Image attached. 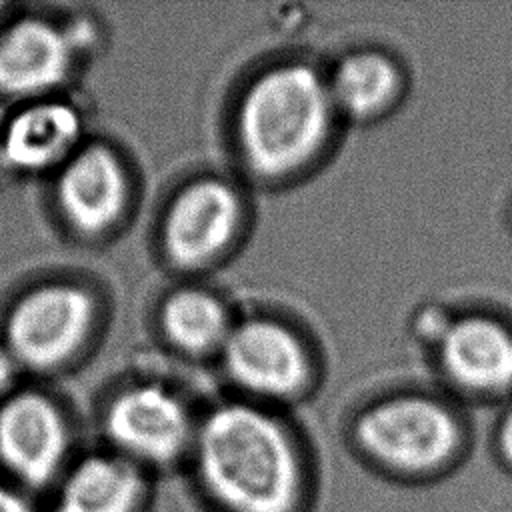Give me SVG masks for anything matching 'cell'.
Returning a JSON list of instances; mask_svg holds the SVG:
<instances>
[{"label": "cell", "instance_id": "6da1fadb", "mask_svg": "<svg viewBox=\"0 0 512 512\" xmlns=\"http://www.w3.org/2000/svg\"><path fill=\"white\" fill-rule=\"evenodd\" d=\"M212 512H310L314 478L304 452L280 420L232 402L196 424L188 456Z\"/></svg>", "mask_w": 512, "mask_h": 512}, {"label": "cell", "instance_id": "7a4b0ae2", "mask_svg": "<svg viewBox=\"0 0 512 512\" xmlns=\"http://www.w3.org/2000/svg\"><path fill=\"white\" fill-rule=\"evenodd\" d=\"M332 108L328 84L306 64L260 74L238 110V140L250 170L280 178L308 162L328 134Z\"/></svg>", "mask_w": 512, "mask_h": 512}, {"label": "cell", "instance_id": "3957f363", "mask_svg": "<svg viewBox=\"0 0 512 512\" xmlns=\"http://www.w3.org/2000/svg\"><path fill=\"white\" fill-rule=\"evenodd\" d=\"M360 456L388 478L436 480L458 460L464 434L456 416L428 396H394L366 408L354 422Z\"/></svg>", "mask_w": 512, "mask_h": 512}, {"label": "cell", "instance_id": "277c9868", "mask_svg": "<svg viewBox=\"0 0 512 512\" xmlns=\"http://www.w3.org/2000/svg\"><path fill=\"white\" fill-rule=\"evenodd\" d=\"M102 424L110 450L150 474L188 458L196 434L186 406L158 384L120 392Z\"/></svg>", "mask_w": 512, "mask_h": 512}, {"label": "cell", "instance_id": "5b68a950", "mask_svg": "<svg viewBox=\"0 0 512 512\" xmlns=\"http://www.w3.org/2000/svg\"><path fill=\"white\" fill-rule=\"evenodd\" d=\"M70 464V428L48 398L22 392L0 406L2 478L34 496L50 492Z\"/></svg>", "mask_w": 512, "mask_h": 512}, {"label": "cell", "instance_id": "8992f818", "mask_svg": "<svg viewBox=\"0 0 512 512\" xmlns=\"http://www.w3.org/2000/svg\"><path fill=\"white\" fill-rule=\"evenodd\" d=\"M92 302L74 286H44L26 294L10 312L6 334L12 356L32 368L64 362L86 338Z\"/></svg>", "mask_w": 512, "mask_h": 512}, {"label": "cell", "instance_id": "52a82bcc", "mask_svg": "<svg viewBox=\"0 0 512 512\" xmlns=\"http://www.w3.org/2000/svg\"><path fill=\"white\" fill-rule=\"evenodd\" d=\"M230 378L262 398H290L308 378V358L300 340L272 320L234 326L222 346Z\"/></svg>", "mask_w": 512, "mask_h": 512}, {"label": "cell", "instance_id": "ba28073f", "mask_svg": "<svg viewBox=\"0 0 512 512\" xmlns=\"http://www.w3.org/2000/svg\"><path fill=\"white\" fill-rule=\"evenodd\" d=\"M152 474L112 450L72 460L44 512H148Z\"/></svg>", "mask_w": 512, "mask_h": 512}, {"label": "cell", "instance_id": "9c48e42d", "mask_svg": "<svg viewBox=\"0 0 512 512\" xmlns=\"http://www.w3.org/2000/svg\"><path fill=\"white\" fill-rule=\"evenodd\" d=\"M240 206L234 190L214 178L188 184L170 204L164 220V246L180 266L214 258L232 238Z\"/></svg>", "mask_w": 512, "mask_h": 512}, {"label": "cell", "instance_id": "30bf717a", "mask_svg": "<svg viewBox=\"0 0 512 512\" xmlns=\"http://www.w3.org/2000/svg\"><path fill=\"white\" fill-rule=\"evenodd\" d=\"M446 374L478 394L512 388V332L492 318L468 316L446 326L438 342Z\"/></svg>", "mask_w": 512, "mask_h": 512}, {"label": "cell", "instance_id": "8fae6325", "mask_svg": "<svg viewBox=\"0 0 512 512\" xmlns=\"http://www.w3.org/2000/svg\"><path fill=\"white\" fill-rule=\"evenodd\" d=\"M126 180L116 156L104 146H88L76 154L58 180V200L84 234H98L120 214Z\"/></svg>", "mask_w": 512, "mask_h": 512}, {"label": "cell", "instance_id": "7c38bea8", "mask_svg": "<svg viewBox=\"0 0 512 512\" xmlns=\"http://www.w3.org/2000/svg\"><path fill=\"white\" fill-rule=\"evenodd\" d=\"M70 64L64 34L42 20H22L0 38V92L30 96L60 84Z\"/></svg>", "mask_w": 512, "mask_h": 512}, {"label": "cell", "instance_id": "4fadbf2b", "mask_svg": "<svg viewBox=\"0 0 512 512\" xmlns=\"http://www.w3.org/2000/svg\"><path fill=\"white\" fill-rule=\"evenodd\" d=\"M80 136L74 108L58 102L20 112L4 134L6 160L22 170H42L62 160Z\"/></svg>", "mask_w": 512, "mask_h": 512}, {"label": "cell", "instance_id": "5bb4252c", "mask_svg": "<svg viewBox=\"0 0 512 512\" xmlns=\"http://www.w3.org/2000/svg\"><path fill=\"white\" fill-rule=\"evenodd\" d=\"M398 84L394 64L378 52H356L340 60L328 92L332 104L346 114L362 118L382 110Z\"/></svg>", "mask_w": 512, "mask_h": 512}, {"label": "cell", "instance_id": "9a60e30c", "mask_svg": "<svg viewBox=\"0 0 512 512\" xmlns=\"http://www.w3.org/2000/svg\"><path fill=\"white\" fill-rule=\"evenodd\" d=\"M162 326L168 340L190 354L222 348L232 330L224 306L212 294L194 288L168 296Z\"/></svg>", "mask_w": 512, "mask_h": 512}, {"label": "cell", "instance_id": "2e32d148", "mask_svg": "<svg viewBox=\"0 0 512 512\" xmlns=\"http://www.w3.org/2000/svg\"><path fill=\"white\" fill-rule=\"evenodd\" d=\"M0 512H40L36 496L0 476Z\"/></svg>", "mask_w": 512, "mask_h": 512}, {"label": "cell", "instance_id": "e0dca14e", "mask_svg": "<svg viewBox=\"0 0 512 512\" xmlns=\"http://www.w3.org/2000/svg\"><path fill=\"white\" fill-rule=\"evenodd\" d=\"M496 448L506 466L512 468V408L502 416L496 432Z\"/></svg>", "mask_w": 512, "mask_h": 512}, {"label": "cell", "instance_id": "ac0fdd59", "mask_svg": "<svg viewBox=\"0 0 512 512\" xmlns=\"http://www.w3.org/2000/svg\"><path fill=\"white\" fill-rule=\"evenodd\" d=\"M12 372H14L12 358H10V354L6 350L0 348V392L8 386V382L12 378Z\"/></svg>", "mask_w": 512, "mask_h": 512}, {"label": "cell", "instance_id": "d6986e66", "mask_svg": "<svg viewBox=\"0 0 512 512\" xmlns=\"http://www.w3.org/2000/svg\"><path fill=\"white\" fill-rule=\"evenodd\" d=\"M0 8H2V4H0Z\"/></svg>", "mask_w": 512, "mask_h": 512}]
</instances>
